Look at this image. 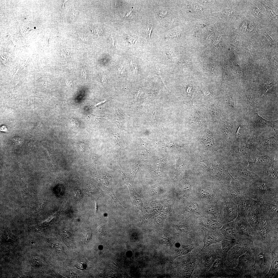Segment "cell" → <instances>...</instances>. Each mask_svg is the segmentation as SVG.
Instances as JSON below:
<instances>
[{"instance_id": "obj_1", "label": "cell", "mask_w": 278, "mask_h": 278, "mask_svg": "<svg viewBox=\"0 0 278 278\" xmlns=\"http://www.w3.org/2000/svg\"><path fill=\"white\" fill-rule=\"evenodd\" d=\"M278 215L262 209L258 226L255 231V241L269 246L271 250L277 254H278Z\"/></svg>"}, {"instance_id": "obj_2", "label": "cell", "mask_w": 278, "mask_h": 278, "mask_svg": "<svg viewBox=\"0 0 278 278\" xmlns=\"http://www.w3.org/2000/svg\"><path fill=\"white\" fill-rule=\"evenodd\" d=\"M254 182L241 186L248 197L256 201L278 204L277 183L269 180Z\"/></svg>"}, {"instance_id": "obj_3", "label": "cell", "mask_w": 278, "mask_h": 278, "mask_svg": "<svg viewBox=\"0 0 278 278\" xmlns=\"http://www.w3.org/2000/svg\"><path fill=\"white\" fill-rule=\"evenodd\" d=\"M271 250L267 245L256 241L253 242L251 250L254 255L255 261L251 277L264 278L270 269Z\"/></svg>"}, {"instance_id": "obj_4", "label": "cell", "mask_w": 278, "mask_h": 278, "mask_svg": "<svg viewBox=\"0 0 278 278\" xmlns=\"http://www.w3.org/2000/svg\"><path fill=\"white\" fill-rule=\"evenodd\" d=\"M255 261L254 254L251 250L240 256L236 266L233 268L234 275L237 278L251 277Z\"/></svg>"}, {"instance_id": "obj_5", "label": "cell", "mask_w": 278, "mask_h": 278, "mask_svg": "<svg viewBox=\"0 0 278 278\" xmlns=\"http://www.w3.org/2000/svg\"><path fill=\"white\" fill-rule=\"evenodd\" d=\"M253 242L248 240H244L235 243L231 248L228 256V260L230 266L235 267L239 257L247 251L251 250Z\"/></svg>"}, {"instance_id": "obj_6", "label": "cell", "mask_w": 278, "mask_h": 278, "mask_svg": "<svg viewBox=\"0 0 278 278\" xmlns=\"http://www.w3.org/2000/svg\"><path fill=\"white\" fill-rule=\"evenodd\" d=\"M235 221L242 240H248L253 242L255 241V231L244 217L238 214Z\"/></svg>"}, {"instance_id": "obj_7", "label": "cell", "mask_w": 278, "mask_h": 278, "mask_svg": "<svg viewBox=\"0 0 278 278\" xmlns=\"http://www.w3.org/2000/svg\"><path fill=\"white\" fill-rule=\"evenodd\" d=\"M261 212L262 209L256 201L253 199L244 217L254 231L258 226Z\"/></svg>"}, {"instance_id": "obj_8", "label": "cell", "mask_w": 278, "mask_h": 278, "mask_svg": "<svg viewBox=\"0 0 278 278\" xmlns=\"http://www.w3.org/2000/svg\"><path fill=\"white\" fill-rule=\"evenodd\" d=\"M221 231L224 238L236 242L243 240L241 237L235 220L223 226Z\"/></svg>"}, {"instance_id": "obj_9", "label": "cell", "mask_w": 278, "mask_h": 278, "mask_svg": "<svg viewBox=\"0 0 278 278\" xmlns=\"http://www.w3.org/2000/svg\"><path fill=\"white\" fill-rule=\"evenodd\" d=\"M223 207V222H229L234 220L238 214L237 205L230 199L224 204Z\"/></svg>"}, {"instance_id": "obj_10", "label": "cell", "mask_w": 278, "mask_h": 278, "mask_svg": "<svg viewBox=\"0 0 278 278\" xmlns=\"http://www.w3.org/2000/svg\"><path fill=\"white\" fill-rule=\"evenodd\" d=\"M205 236L204 239V244L202 249H204L210 245L219 242L224 239V237L220 232H215L205 229Z\"/></svg>"}, {"instance_id": "obj_11", "label": "cell", "mask_w": 278, "mask_h": 278, "mask_svg": "<svg viewBox=\"0 0 278 278\" xmlns=\"http://www.w3.org/2000/svg\"><path fill=\"white\" fill-rule=\"evenodd\" d=\"M278 254L271 250V261L269 270L264 278L278 277Z\"/></svg>"}, {"instance_id": "obj_12", "label": "cell", "mask_w": 278, "mask_h": 278, "mask_svg": "<svg viewBox=\"0 0 278 278\" xmlns=\"http://www.w3.org/2000/svg\"><path fill=\"white\" fill-rule=\"evenodd\" d=\"M253 199L247 196L237 205V211L239 215L244 217L249 209Z\"/></svg>"}, {"instance_id": "obj_13", "label": "cell", "mask_w": 278, "mask_h": 278, "mask_svg": "<svg viewBox=\"0 0 278 278\" xmlns=\"http://www.w3.org/2000/svg\"><path fill=\"white\" fill-rule=\"evenodd\" d=\"M258 112L255 114L254 119L255 125L257 127H263L267 126L274 127L277 124V120L270 121L266 120L260 116Z\"/></svg>"}, {"instance_id": "obj_14", "label": "cell", "mask_w": 278, "mask_h": 278, "mask_svg": "<svg viewBox=\"0 0 278 278\" xmlns=\"http://www.w3.org/2000/svg\"><path fill=\"white\" fill-rule=\"evenodd\" d=\"M256 201L262 210L273 214L278 215V204H272L266 202Z\"/></svg>"}, {"instance_id": "obj_15", "label": "cell", "mask_w": 278, "mask_h": 278, "mask_svg": "<svg viewBox=\"0 0 278 278\" xmlns=\"http://www.w3.org/2000/svg\"><path fill=\"white\" fill-rule=\"evenodd\" d=\"M128 117L121 110L118 109L116 111L115 118V123L118 128H121L124 124L128 120Z\"/></svg>"}, {"instance_id": "obj_16", "label": "cell", "mask_w": 278, "mask_h": 278, "mask_svg": "<svg viewBox=\"0 0 278 278\" xmlns=\"http://www.w3.org/2000/svg\"><path fill=\"white\" fill-rule=\"evenodd\" d=\"M111 139L115 145L119 147L125 146L123 138L119 133H114L111 136Z\"/></svg>"}, {"instance_id": "obj_17", "label": "cell", "mask_w": 278, "mask_h": 278, "mask_svg": "<svg viewBox=\"0 0 278 278\" xmlns=\"http://www.w3.org/2000/svg\"><path fill=\"white\" fill-rule=\"evenodd\" d=\"M90 262L85 258L81 259L76 264L75 266L77 269L81 270H88L90 268Z\"/></svg>"}, {"instance_id": "obj_18", "label": "cell", "mask_w": 278, "mask_h": 278, "mask_svg": "<svg viewBox=\"0 0 278 278\" xmlns=\"http://www.w3.org/2000/svg\"><path fill=\"white\" fill-rule=\"evenodd\" d=\"M202 69L205 72L212 75L215 74L216 71L215 65L213 64L205 65Z\"/></svg>"}, {"instance_id": "obj_19", "label": "cell", "mask_w": 278, "mask_h": 278, "mask_svg": "<svg viewBox=\"0 0 278 278\" xmlns=\"http://www.w3.org/2000/svg\"><path fill=\"white\" fill-rule=\"evenodd\" d=\"M247 99L248 102L250 105L256 107H259L258 103L250 94H248L247 95Z\"/></svg>"}, {"instance_id": "obj_20", "label": "cell", "mask_w": 278, "mask_h": 278, "mask_svg": "<svg viewBox=\"0 0 278 278\" xmlns=\"http://www.w3.org/2000/svg\"><path fill=\"white\" fill-rule=\"evenodd\" d=\"M228 102L230 107L233 108L235 107L236 101L235 97L233 94H231L229 97L228 99Z\"/></svg>"}, {"instance_id": "obj_21", "label": "cell", "mask_w": 278, "mask_h": 278, "mask_svg": "<svg viewBox=\"0 0 278 278\" xmlns=\"http://www.w3.org/2000/svg\"><path fill=\"white\" fill-rule=\"evenodd\" d=\"M140 163H136L131 165L129 168L130 171L133 175L135 174L141 166Z\"/></svg>"}, {"instance_id": "obj_22", "label": "cell", "mask_w": 278, "mask_h": 278, "mask_svg": "<svg viewBox=\"0 0 278 278\" xmlns=\"http://www.w3.org/2000/svg\"><path fill=\"white\" fill-rule=\"evenodd\" d=\"M181 249L179 250V254L180 255L186 254L191 250L193 248L192 246H184Z\"/></svg>"}, {"instance_id": "obj_23", "label": "cell", "mask_w": 278, "mask_h": 278, "mask_svg": "<svg viewBox=\"0 0 278 278\" xmlns=\"http://www.w3.org/2000/svg\"><path fill=\"white\" fill-rule=\"evenodd\" d=\"M179 65L182 67L189 66L191 64V61L190 59H181L179 63Z\"/></svg>"}, {"instance_id": "obj_24", "label": "cell", "mask_w": 278, "mask_h": 278, "mask_svg": "<svg viewBox=\"0 0 278 278\" xmlns=\"http://www.w3.org/2000/svg\"><path fill=\"white\" fill-rule=\"evenodd\" d=\"M70 124L72 126L79 127L80 126V123L79 121L76 118H72L69 120Z\"/></svg>"}, {"instance_id": "obj_25", "label": "cell", "mask_w": 278, "mask_h": 278, "mask_svg": "<svg viewBox=\"0 0 278 278\" xmlns=\"http://www.w3.org/2000/svg\"><path fill=\"white\" fill-rule=\"evenodd\" d=\"M130 66L134 73L137 74L138 72V68L136 64L132 63V61L131 62L130 64Z\"/></svg>"}, {"instance_id": "obj_26", "label": "cell", "mask_w": 278, "mask_h": 278, "mask_svg": "<svg viewBox=\"0 0 278 278\" xmlns=\"http://www.w3.org/2000/svg\"><path fill=\"white\" fill-rule=\"evenodd\" d=\"M153 28V25L150 23L147 25L146 29L145 30L146 32L148 35L150 39V36Z\"/></svg>"}, {"instance_id": "obj_27", "label": "cell", "mask_w": 278, "mask_h": 278, "mask_svg": "<svg viewBox=\"0 0 278 278\" xmlns=\"http://www.w3.org/2000/svg\"><path fill=\"white\" fill-rule=\"evenodd\" d=\"M41 80H42L41 82V84L44 85L45 86H47L50 83V80L49 78L46 77L42 78Z\"/></svg>"}, {"instance_id": "obj_28", "label": "cell", "mask_w": 278, "mask_h": 278, "mask_svg": "<svg viewBox=\"0 0 278 278\" xmlns=\"http://www.w3.org/2000/svg\"><path fill=\"white\" fill-rule=\"evenodd\" d=\"M61 54L62 58L63 59L65 60H66L67 59L68 57L69 53H67L65 49H64V50H63V49L62 50Z\"/></svg>"}, {"instance_id": "obj_29", "label": "cell", "mask_w": 278, "mask_h": 278, "mask_svg": "<svg viewBox=\"0 0 278 278\" xmlns=\"http://www.w3.org/2000/svg\"><path fill=\"white\" fill-rule=\"evenodd\" d=\"M117 71L121 75H123L124 74L123 67L121 63L118 64Z\"/></svg>"}, {"instance_id": "obj_30", "label": "cell", "mask_w": 278, "mask_h": 278, "mask_svg": "<svg viewBox=\"0 0 278 278\" xmlns=\"http://www.w3.org/2000/svg\"><path fill=\"white\" fill-rule=\"evenodd\" d=\"M77 145L79 146L83 151H84L85 149V145L84 142L82 141H80L76 143Z\"/></svg>"}, {"instance_id": "obj_31", "label": "cell", "mask_w": 278, "mask_h": 278, "mask_svg": "<svg viewBox=\"0 0 278 278\" xmlns=\"http://www.w3.org/2000/svg\"><path fill=\"white\" fill-rule=\"evenodd\" d=\"M92 232L90 230H88L87 234L85 236V239L86 240H89L91 237Z\"/></svg>"}, {"instance_id": "obj_32", "label": "cell", "mask_w": 278, "mask_h": 278, "mask_svg": "<svg viewBox=\"0 0 278 278\" xmlns=\"http://www.w3.org/2000/svg\"><path fill=\"white\" fill-rule=\"evenodd\" d=\"M33 264L36 266H40L41 262L40 260L38 258H34L33 260Z\"/></svg>"}, {"instance_id": "obj_33", "label": "cell", "mask_w": 278, "mask_h": 278, "mask_svg": "<svg viewBox=\"0 0 278 278\" xmlns=\"http://www.w3.org/2000/svg\"><path fill=\"white\" fill-rule=\"evenodd\" d=\"M167 13V11L165 10H162L161 11L159 15V18L161 19L166 15Z\"/></svg>"}, {"instance_id": "obj_34", "label": "cell", "mask_w": 278, "mask_h": 278, "mask_svg": "<svg viewBox=\"0 0 278 278\" xmlns=\"http://www.w3.org/2000/svg\"><path fill=\"white\" fill-rule=\"evenodd\" d=\"M65 84L66 85L67 87H71L73 85L71 80H66Z\"/></svg>"}, {"instance_id": "obj_35", "label": "cell", "mask_w": 278, "mask_h": 278, "mask_svg": "<svg viewBox=\"0 0 278 278\" xmlns=\"http://www.w3.org/2000/svg\"><path fill=\"white\" fill-rule=\"evenodd\" d=\"M179 36V33L175 32L171 33L168 36V37H169L176 38L178 37Z\"/></svg>"}, {"instance_id": "obj_36", "label": "cell", "mask_w": 278, "mask_h": 278, "mask_svg": "<svg viewBox=\"0 0 278 278\" xmlns=\"http://www.w3.org/2000/svg\"><path fill=\"white\" fill-rule=\"evenodd\" d=\"M101 75L102 82L103 84H105L107 82L106 76L104 74H102Z\"/></svg>"}, {"instance_id": "obj_37", "label": "cell", "mask_w": 278, "mask_h": 278, "mask_svg": "<svg viewBox=\"0 0 278 278\" xmlns=\"http://www.w3.org/2000/svg\"><path fill=\"white\" fill-rule=\"evenodd\" d=\"M82 77L85 79H86V72L84 68H82Z\"/></svg>"}, {"instance_id": "obj_38", "label": "cell", "mask_w": 278, "mask_h": 278, "mask_svg": "<svg viewBox=\"0 0 278 278\" xmlns=\"http://www.w3.org/2000/svg\"><path fill=\"white\" fill-rule=\"evenodd\" d=\"M98 209V205L97 203V199H95V201L94 205V212L95 214H96Z\"/></svg>"}, {"instance_id": "obj_39", "label": "cell", "mask_w": 278, "mask_h": 278, "mask_svg": "<svg viewBox=\"0 0 278 278\" xmlns=\"http://www.w3.org/2000/svg\"><path fill=\"white\" fill-rule=\"evenodd\" d=\"M67 1V0L63 1V6H62V7L61 8H64V3Z\"/></svg>"}, {"instance_id": "obj_40", "label": "cell", "mask_w": 278, "mask_h": 278, "mask_svg": "<svg viewBox=\"0 0 278 278\" xmlns=\"http://www.w3.org/2000/svg\"><path fill=\"white\" fill-rule=\"evenodd\" d=\"M112 46H113V47H114V48H115V46H114V40L113 38V37H112Z\"/></svg>"}]
</instances>
